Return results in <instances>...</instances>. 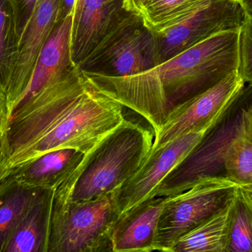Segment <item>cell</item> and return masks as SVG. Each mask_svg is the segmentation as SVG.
Wrapping results in <instances>:
<instances>
[{
  "label": "cell",
  "instance_id": "484cf974",
  "mask_svg": "<svg viewBox=\"0 0 252 252\" xmlns=\"http://www.w3.org/2000/svg\"><path fill=\"white\" fill-rule=\"evenodd\" d=\"M147 1L148 0H124V8L126 11L139 15Z\"/></svg>",
  "mask_w": 252,
  "mask_h": 252
},
{
  "label": "cell",
  "instance_id": "4316f807",
  "mask_svg": "<svg viewBox=\"0 0 252 252\" xmlns=\"http://www.w3.org/2000/svg\"><path fill=\"white\" fill-rule=\"evenodd\" d=\"M85 0H76L75 1V7L73 10V16H72V34L75 31L79 21L80 16H81V12H82L83 7H84Z\"/></svg>",
  "mask_w": 252,
  "mask_h": 252
},
{
  "label": "cell",
  "instance_id": "7a4b0ae2",
  "mask_svg": "<svg viewBox=\"0 0 252 252\" xmlns=\"http://www.w3.org/2000/svg\"><path fill=\"white\" fill-rule=\"evenodd\" d=\"M239 29L219 33L155 68L127 76L86 72L158 134L172 111L238 71Z\"/></svg>",
  "mask_w": 252,
  "mask_h": 252
},
{
  "label": "cell",
  "instance_id": "8992f818",
  "mask_svg": "<svg viewBox=\"0 0 252 252\" xmlns=\"http://www.w3.org/2000/svg\"><path fill=\"white\" fill-rule=\"evenodd\" d=\"M159 65L156 35L140 15L124 12L80 68L106 76L136 75Z\"/></svg>",
  "mask_w": 252,
  "mask_h": 252
},
{
  "label": "cell",
  "instance_id": "ffe728a7",
  "mask_svg": "<svg viewBox=\"0 0 252 252\" xmlns=\"http://www.w3.org/2000/svg\"><path fill=\"white\" fill-rule=\"evenodd\" d=\"M19 42L11 9L6 0H0V93L6 99L17 62Z\"/></svg>",
  "mask_w": 252,
  "mask_h": 252
},
{
  "label": "cell",
  "instance_id": "d6986e66",
  "mask_svg": "<svg viewBox=\"0 0 252 252\" xmlns=\"http://www.w3.org/2000/svg\"><path fill=\"white\" fill-rule=\"evenodd\" d=\"M38 190L22 186L11 175L0 182V252Z\"/></svg>",
  "mask_w": 252,
  "mask_h": 252
},
{
  "label": "cell",
  "instance_id": "44dd1931",
  "mask_svg": "<svg viewBox=\"0 0 252 252\" xmlns=\"http://www.w3.org/2000/svg\"><path fill=\"white\" fill-rule=\"evenodd\" d=\"M226 252H252V211L238 189L232 207Z\"/></svg>",
  "mask_w": 252,
  "mask_h": 252
},
{
  "label": "cell",
  "instance_id": "ba28073f",
  "mask_svg": "<svg viewBox=\"0 0 252 252\" xmlns=\"http://www.w3.org/2000/svg\"><path fill=\"white\" fill-rule=\"evenodd\" d=\"M225 109L204 125L151 149L140 168L115 192L120 217L147 199L154 198L161 181L196 146Z\"/></svg>",
  "mask_w": 252,
  "mask_h": 252
},
{
  "label": "cell",
  "instance_id": "9c48e42d",
  "mask_svg": "<svg viewBox=\"0 0 252 252\" xmlns=\"http://www.w3.org/2000/svg\"><path fill=\"white\" fill-rule=\"evenodd\" d=\"M245 18L239 0H213L176 26L155 34L159 64L219 33L238 30Z\"/></svg>",
  "mask_w": 252,
  "mask_h": 252
},
{
  "label": "cell",
  "instance_id": "277c9868",
  "mask_svg": "<svg viewBox=\"0 0 252 252\" xmlns=\"http://www.w3.org/2000/svg\"><path fill=\"white\" fill-rule=\"evenodd\" d=\"M252 108V83H249L231 101L196 146L166 176L154 197L181 193L204 178L224 177L225 154L244 129Z\"/></svg>",
  "mask_w": 252,
  "mask_h": 252
},
{
  "label": "cell",
  "instance_id": "f1b7e54d",
  "mask_svg": "<svg viewBox=\"0 0 252 252\" xmlns=\"http://www.w3.org/2000/svg\"><path fill=\"white\" fill-rule=\"evenodd\" d=\"M245 15H252V0H239Z\"/></svg>",
  "mask_w": 252,
  "mask_h": 252
},
{
  "label": "cell",
  "instance_id": "5bb4252c",
  "mask_svg": "<svg viewBox=\"0 0 252 252\" xmlns=\"http://www.w3.org/2000/svg\"><path fill=\"white\" fill-rule=\"evenodd\" d=\"M55 189L37 191L4 252H47Z\"/></svg>",
  "mask_w": 252,
  "mask_h": 252
},
{
  "label": "cell",
  "instance_id": "6da1fadb",
  "mask_svg": "<svg viewBox=\"0 0 252 252\" xmlns=\"http://www.w3.org/2000/svg\"><path fill=\"white\" fill-rule=\"evenodd\" d=\"M112 92L71 67L19 105L1 133L0 182L41 154L73 148L88 155L125 120Z\"/></svg>",
  "mask_w": 252,
  "mask_h": 252
},
{
  "label": "cell",
  "instance_id": "ac0fdd59",
  "mask_svg": "<svg viewBox=\"0 0 252 252\" xmlns=\"http://www.w3.org/2000/svg\"><path fill=\"white\" fill-rule=\"evenodd\" d=\"M213 0H148L141 10L144 25L158 34L186 20Z\"/></svg>",
  "mask_w": 252,
  "mask_h": 252
},
{
  "label": "cell",
  "instance_id": "52a82bcc",
  "mask_svg": "<svg viewBox=\"0 0 252 252\" xmlns=\"http://www.w3.org/2000/svg\"><path fill=\"white\" fill-rule=\"evenodd\" d=\"M239 185L224 177L204 178L181 193L166 197L155 251L170 252L176 241L226 207Z\"/></svg>",
  "mask_w": 252,
  "mask_h": 252
},
{
  "label": "cell",
  "instance_id": "4fadbf2b",
  "mask_svg": "<svg viewBox=\"0 0 252 252\" xmlns=\"http://www.w3.org/2000/svg\"><path fill=\"white\" fill-rule=\"evenodd\" d=\"M124 0H85L71 38V58L79 66L125 11Z\"/></svg>",
  "mask_w": 252,
  "mask_h": 252
},
{
  "label": "cell",
  "instance_id": "cb8c5ba5",
  "mask_svg": "<svg viewBox=\"0 0 252 252\" xmlns=\"http://www.w3.org/2000/svg\"><path fill=\"white\" fill-rule=\"evenodd\" d=\"M11 118L7 99L0 93V133H3Z\"/></svg>",
  "mask_w": 252,
  "mask_h": 252
},
{
  "label": "cell",
  "instance_id": "9a60e30c",
  "mask_svg": "<svg viewBox=\"0 0 252 252\" xmlns=\"http://www.w3.org/2000/svg\"><path fill=\"white\" fill-rule=\"evenodd\" d=\"M72 16L69 15L59 22L49 37L38 55L31 82L18 107L74 66L71 58Z\"/></svg>",
  "mask_w": 252,
  "mask_h": 252
},
{
  "label": "cell",
  "instance_id": "7c38bea8",
  "mask_svg": "<svg viewBox=\"0 0 252 252\" xmlns=\"http://www.w3.org/2000/svg\"><path fill=\"white\" fill-rule=\"evenodd\" d=\"M165 199L149 198L120 217L112 232V252L155 251L158 220Z\"/></svg>",
  "mask_w": 252,
  "mask_h": 252
},
{
  "label": "cell",
  "instance_id": "603a6c76",
  "mask_svg": "<svg viewBox=\"0 0 252 252\" xmlns=\"http://www.w3.org/2000/svg\"><path fill=\"white\" fill-rule=\"evenodd\" d=\"M11 9L15 31L19 40L33 12L38 0H6Z\"/></svg>",
  "mask_w": 252,
  "mask_h": 252
},
{
  "label": "cell",
  "instance_id": "e0dca14e",
  "mask_svg": "<svg viewBox=\"0 0 252 252\" xmlns=\"http://www.w3.org/2000/svg\"><path fill=\"white\" fill-rule=\"evenodd\" d=\"M234 199L204 223L179 238L170 252H226Z\"/></svg>",
  "mask_w": 252,
  "mask_h": 252
},
{
  "label": "cell",
  "instance_id": "3957f363",
  "mask_svg": "<svg viewBox=\"0 0 252 252\" xmlns=\"http://www.w3.org/2000/svg\"><path fill=\"white\" fill-rule=\"evenodd\" d=\"M154 141L149 130L125 118L85 155L55 194L83 201L115 192L140 168Z\"/></svg>",
  "mask_w": 252,
  "mask_h": 252
},
{
  "label": "cell",
  "instance_id": "83f0119b",
  "mask_svg": "<svg viewBox=\"0 0 252 252\" xmlns=\"http://www.w3.org/2000/svg\"><path fill=\"white\" fill-rule=\"evenodd\" d=\"M238 190L252 211V185L239 186Z\"/></svg>",
  "mask_w": 252,
  "mask_h": 252
},
{
  "label": "cell",
  "instance_id": "f546056e",
  "mask_svg": "<svg viewBox=\"0 0 252 252\" xmlns=\"http://www.w3.org/2000/svg\"><path fill=\"white\" fill-rule=\"evenodd\" d=\"M1 133H0V152H1Z\"/></svg>",
  "mask_w": 252,
  "mask_h": 252
},
{
  "label": "cell",
  "instance_id": "30bf717a",
  "mask_svg": "<svg viewBox=\"0 0 252 252\" xmlns=\"http://www.w3.org/2000/svg\"><path fill=\"white\" fill-rule=\"evenodd\" d=\"M244 86L245 82L235 71L219 84L176 108L156 135L152 149L208 122L228 106Z\"/></svg>",
  "mask_w": 252,
  "mask_h": 252
},
{
  "label": "cell",
  "instance_id": "7402d4cb",
  "mask_svg": "<svg viewBox=\"0 0 252 252\" xmlns=\"http://www.w3.org/2000/svg\"><path fill=\"white\" fill-rule=\"evenodd\" d=\"M238 72L245 84L252 83V15H245L239 28Z\"/></svg>",
  "mask_w": 252,
  "mask_h": 252
},
{
  "label": "cell",
  "instance_id": "d4e9b609",
  "mask_svg": "<svg viewBox=\"0 0 252 252\" xmlns=\"http://www.w3.org/2000/svg\"><path fill=\"white\" fill-rule=\"evenodd\" d=\"M76 0H62L61 1L60 13H59V22H62L64 18L69 15H73L74 7Z\"/></svg>",
  "mask_w": 252,
  "mask_h": 252
},
{
  "label": "cell",
  "instance_id": "2e32d148",
  "mask_svg": "<svg viewBox=\"0 0 252 252\" xmlns=\"http://www.w3.org/2000/svg\"><path fill=\"white\" fill-rule=\"evenodd\" d=\"M85 155L73 148L49 151L31 160L10 175L25 187L56 189L72 175Z\"/></svg>",
  "mask_w": 252,
  "mask_h": 252
},
{
  "label": "cell",
  "instance_id": "8fae6325",
  "mask_svg": "<svg viewBox=\"0 0 252 252\" xmlns=\"http://www.w3.org/2000/svg\"><path fill=\"white\" fill-rule=\"evenodd\" d=\"M62 0H38L19 43L17 62L7 94L10 114L22 101L40 52L59 23Z\"/></svg>",
  "mask_w": 252,
  "mask_h": 252
},
{
  "label": "cell",
  "instance_id": "5b68a950",
  "mask_svg": "<svg viewBox=\"0 0 252 252\" xmlns=\"http://www.w3.org/2000/svg\"><path fill=\"white\" fill-rule=\"evenodd\" d=\"M120 215L115 192L83 201L54 192L47 252H112V236Z\"/></svg>",
  "mask_w": 252,
  "mask_h": 252
}]
</instances>
